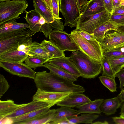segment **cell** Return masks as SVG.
I'll use <instances>...</instances> for the list:
<instances>
[{
	"label": "cell",
	"mask_w": 124,
	"mask_h": 124,
	"mask_svg": "<svg viewBox=\"0 0 124 124\" xmlns=\"http://www.w3.org/2000/svg\"><path fill=\"white\" fill-rule=\"evenodd\" d=\"M33 80L37 89L46 92L83 93L85 91L82 86L50 71L43 70L36 72Z\"/></svg>",
	"instance_id": "6da1fadb"
},
{
	"label": "cell",
	"mask_w": 124,
	"mask_h": 124,
	"mask_svg": "<svg viewBox=\"0 0 124 124\" xmlns=\"http://www.w3.org/2000/svg\"><path fill=\"white\" fill-rule=\"evenodd\" d=\"M79 51V50H78ZM72 52L70 57L83 78H95L101 72L102 63L94 61L81 51Z\"/></svg>",
	"instance_id": "7a4b0ae2"
},
{
	"label": "cell",
	"mask_w": 124,
	"mask_h": 124,
	"mask_svg": "<svg viewBox=\"0 0 124 124\" xmlns=\"http://www.w3.org/2000/svg\"><path fill=\"white\" fill-rule=\"evenodd\" d=\"M77 45L80 51L87 55L94 61L102 63L104 56L103 52L99 42L96 39L89 40L80 35L76 29L69 34Z\"/></svg>",
	"instance_id": "3957f363"
},
{
	"label": "cell",
	"mask_w": 124,
	"mask_h": 124,
	"mask_svg": "<svg viewBox=\"0 0 124 124\" xmlns=\"http://www.w3.org/2000/svg\"><path fill=\"white\" fill-rule=\"evenodd\" d=\"M28 4L25 0H14L0 2V25L20 18L25 12Z\"/></svg>",
	"instance_id": "277c9868"
},
{
	"label": "cell",
	"mask_w": 124,
	"mask_h": 124,
	"mask_svg": "<svg viewBox=\"0 0 124 124\" xmlns=\"http://www.w3.org/2000/svg\"><path fill=\"white\" fill-rule=\"evenodd\" d=\"M35 34L30 29H25L18 31L0 34V55L17 48L27 39Z\"/></svg>",
	"instance_id": "5b68a950"
},
{
	"label": "cell",
	"mask_w": 124,
	"mask_h": 124,
	"mask_svg": "<svg viewBox=\"0 0 124 124\" xmlns=\"http://www.w3.org/2000/svg\"><path fill=\"white\" fill-rule=\"evenodd\" d=\"M111 14L105 10L85 18L79 17L76 29L92 34L94 30L104 23L109 20Z\"/></svg>",
	"instance_id": "8992f818"
},
{
	"label": "cell",
	"mask_w": 124,
	"mask_h": 124,
	"mask_svg": "<svg viewBox=\"0 0 124 124\" xmlns=\"http://www.w3.org/2000/svg\"><path fill=\"white\" fill-rule=\"evenodd\" d=\"M59 10L64 18V26L76 27L80 11L76 0H60Z\"/></svg>",
	"instance_id": "52a82bcc"
},
{
	"label": "cell",
	"mask_w": 124,
	"mask_h": 124,
	"mask_svg": "<svg viewBox=\"0 0 124 124\" xmlns=\"http://www.w3.org/2000/svg\"><path fill=\"white\" fill-rule=\"evenodd\" d=\"M48 37L49 40L64 52L66 51L72 52L80 51L69 34L65 31L54 29L49 33Z\"/></svg>",
	"instance_id": "ba28073f"
},
{
	"label": "cell",
	"mask_w": 124,
	"mask_h": 124,
	"mask_svg": "<svg viewBox=\"0 0 124 124\" xmlns=\"http://www.w3.org/2000/svg\"><path fill=\"white\" fill-rule=\"evenodd\" d=\"M98 41L103 52L109 51L124 46V33L111 30Z\"/></svg>",
	"instance_id": "9c48e42d"
},
{
	"label": "cell",
	"mask_w": 124,
	"mask_h": 124,
	"mask_svg": "<svg viewBox=\"0 0 124 124\" xmlns=\"http://www.w3.org/2000/svg\"><path fill=\"white\" fill-rule=\"evenodd\" d=\"M0 66L9 73L20 77L34 79L36 72L25 64L0 61Z\"/></svg>",
	"instance_id": "30bf717a"
},
{
	"label": "cell",
	"mask_w": 124,
	"mask_h": 124,
	"mask_svg": "<svg viewBox=\"0 0 124 124\" xmlns=\"http://www.w3.org/2000/svg\"><path fill=\"white\" fill-rule=\"evenodd\" d=\"M70 93H57L46 92L37 89L32 97V101L45 102L54 105L69 95Z\"/></svg>",
	"instance_id": "8fae6325"
},
{
	"label": "cell",
	"mask_w": 124,
	"mask_h": 124,
	"mask_svg": "<svg viewBox=\"0 0 124 124\" xmlns=\"http://www.w3.org/2000/svg\"><path fill=\"white\" fill-rule=\"evenodd\" d=\"M48 62L78 78L82 76L81 73L70 57L65 56L53 58L49 60Z\"/></svg>",
	"instance_id": "7c38bea8"
},
{
	"label": "cell",
	"mask_w": 124,
	"mask_h": 124,
	"mask_svg": "<svg viewBox=\"0 0 124 124\" xmlns=\"http://www.w3.org/2000/svg\"><path fill=\"white\" fill-rule=\"evenodd\" d=\"M53 105L47 103L40 101H32L22 106L5 117L11 119L22 116L32 111L42 108Z\"/></svg>",
	"instance_id": "4fadbf2b"
},
{
	"label": "cell",
	"mask_w": 124,
	"mask_h": 124,
	"mask_svg": "<svg viewBox=\"0 0 124 124\" xmlns=\"http://www.w3.org/2000/svg\"><path fill=\"white\" fill-rule=\"evenodd\" d=\"M105 10L103 0H90L81 7L79 17L85 18Z\"/></svg>",
	"instance_id": "5bb4252c"
},
{
	"label": "cell",
	"mask_w": 124,
	"mask_h": 124,
	"mask_svg": "<svg viewBox=\"0 0 124 124\" xmlns=\"http://www.w3.org/2000/svg\"><path fill=\"white\" fill-rule=\"evenodd\" d=\"M91 101L83 93H72L63 100L58 102V106L74 108Z\"/></svg>",
	"instance_id": "9a60e30c"
},
{
	"label": "cell",
	"mask_w": 124,
	"mask_h": 124,
	"mask_svg": "<svg viewBox=\"0 0 124 124\" xmlns=\"http://www.w3.org/2000/svg\"><path fill=\"white\" fill-rule=\"evenodd\" d=\"M29 56L24 52L13 49L0 55V61L12 63H23Z\"/></svg>",
	"instance_id": "2e32d148"
},
{
	"label": "cell",
	"mask_w": 124,
	"mask_h": 124,
	"mask_svg": "<svg viewBox=\"0 0 124 124\" xmlns=\"http://www.w3.org/2000/svg\"><path fill=\"white\" fill-rule=\"evenodd\" d=\"M29 56H35L48 61L53 58L45 46L37 42L32 41L28 45L27 53Z\"/></svg>",
	"instance_id": "e0dca14e"
},
{
	"label": "cell",
	"mask_w": 124,
	"mask_h": 124,
	"mask_svg": "<svg viewBox=\"0 0 124 124\" xmlns=\"http://www.w3.org/2000/svg\"><path fill=\"white\" fill-rule=\"evenodd\" d=\"M122 103L117 97L104 100L100 108L101 112L109 116L115 114Z\"/></svg>",
	"instance_id": "ac0fdd59"
},
{
	"label": "cell",
	"mask_w": 124,
	"mask_h": 124,
	"mask_svg": "<svg viewBox=\"0 0 124 124\" xmlns=\"http://www.w3.org/2000/svg\"><path fill=\"white\" fill-rule=\"evenodd\" d=\"M104 100L103 99H96L76 107L78 109L79 114L89 113L101 115L102 112L100 107Z\"/></svg>",
	"instance_id": "d6986e66"
},
{
	"label": "cell",
	"mask_w": 124,
	"mask_h": 124,
	"mask_svg": "<svg viewBox=\"0 0 124 124\" xmlns=\"http://www.w3.org/2000/svg\"><path fill=\"white\" fill-rule=\"evenodd\" d=\"M56 115V109H50L48 111L35 117L20 122L18 124H49L53 120Z\"/></svg>",
	"instance_id": "ffe728a7"
},
{
	"label": "cell",
	"mask_w": 124,
	"mask_h": 124,
	"mask_svg": "<svg viewBox=\"0 0 124 124\" xmlns=\"http://www.w3.org/2000/svg\"><path fill=\"white\" fill-rule=\"evenodd\" d=\"M29 28L27 23H18L15 20L8 21L0 25V34L18 31Z\"/></svg>",
	"instance_id": "44dd1931"
},
{
	"label": "cell",
	"mask_w": 124,
	"mask_h": 124,
	"mask_svg": "<svg viewBox=\"0 0 124 124\" xmlns=\"http://www.w3.org/2000/svg\"><path fill=\"white\" fill-rule=\"evenodd\" d=\"M25 12L26 16L24 18L29 24V29L35 34L40 31V28L42 25L38 23L40 17V14L35 9L29 11H26Z\"/></svg>",
	"instance_id": "7402d4cb"
},
{
	"label": "cell",
	"mask_w": 124,
	"mask_h": 124,
	"mask_svg": "<svg viewBox=\"0 0 124 124\" xmlns=\"http://www.w3.org/2000/svg\"><path fill=\"white\" fill-rule=\"evenodd\" d=\"M25 104H16L12 100L0 101V119L2 118L13 113Z\"/></svg>",
	"instance_id": "603a6c76"
},
{
	"label": "cell",
	"mask_w": 124,
	"mask_h": 124,
	"mask_svg": "<svg viewBox=\"0 0 124 124\" xmlns=\"http://www.w3.org/2000/svg\"><path fill=\"white\" fill-rule=\"evenodd\" d=\"M35 9L45 19L46 23H50L54 20L52 13L42 0H32Z\"/></svg>",
	"instance_id": "cb8c5ba5"
},
{
	"label": "cell",
	"mask_w": 124,
	"mask_h": 124,
	"mask_svg": "<svg viewBox=\"0 0 124 124\" xmlns=\"http://www.w3.org/2000/svg\"><path fill=\"white\" fill-rule=\"evenodd\" d=\"M118 25L114 22L109 20L106 21L96 28L92 34L99 41L102 39L106 33L111 30H116Z\"/></svg>",
	"instance_id": "d4e9b609"
},
{
	"label": "cell",
	"mask_w": 124,
	"mask_h": 124,
	"mask_svg": "<svg viewBox=\"0 0 124 124\" xmlns=\"http://www.w3.org/2000/svg\"><path fill=\"white\" fill-rule=\"evenodd\" d=\"M100 116L99 114L85 113L81 115L68 119L70 124H92L93 121Z\"/></svg>",
	"instance_id": "484cf974"
},
{
	"label": "cell",
	"mask_w": 124,
	"mask_h": 124,
	"mask_svg": "<svg viewBox=\"0 0 124 124\" xmlns=\"http://www.w3.org/2000/svg\"><path fill=\"white\" fill-rule=\"evenodd\" d=\"M50 108L48 106L34 111L21 116L10 119L12 122V124H18L20 122L33 118L48 111Z\"/></svg>",
	"instance_id": "4316f807"
},
{
	"label": "cell",
	"mask_w": 124,
	"mask_h": 124,
	"mask_svg": "<svg viewBox=\"0 0 124 124\" xmlns=\"http://www.w3.org/2000/svg\"><path fill=\"white\" fill-rule=\"evenodd\" d=\"M44 67L49 69L50 71L64 78L74 82L77 80L78 77L67 72L63 69L54 65L49 62L45 63Z\"/></svg>",
	"instance_id": "83f0119b"
},
{
	"label": "cell",
	"mask_w": 124,
	"mask_h": 124,
	"mask_svg": "<svg viewBox=\"0 0 124 124\" xmlns=\"http://www.w3.org/2000/svg\"><path fill=\"white\" fill-rule=\"evenodd\" d=\"M56 110V115L53 120L51 122L62 118L66 117L69 119L77 116L79 114L78 110L66 107L61 106Z\"/></svg>",
	"instance_id": "f1b7e54d"
},
{
	"label": "cell",
	"mask_w": 124,
	"mask_h": 124,
	"mask_svg": "<svg viewBox=\"0 0 124 124\" xmlns=\"http://www.w3.org/2000/svg\"><path fill=\"white\" fill-rule=\"evenodd\" d=\"M40 43L45 46L53 58L65 56L64 52L50 40L44 39Z\"/></svg>",
	"instance_id": "f546056e"
},
{
	"label": "cell",
	"mask_w": 124,
	"mask_h": 124,
	"mask_svg": "<svg viewBox=\"0 0 124 124\" xmlns=\"http://www.w3.org/2000/svg\"><path fill=\"white\" fill-rule=\"evenodd\" d=\"M48 62L45 59L35 56H29L24 61L26 64L34 70L38 67H44V64Z\"/></svg>",
	"instance_id": "4dcf8cb0"
},
{
	"label": "cell",
	"mask_w": 124,
	"mask_h": 124,
	"mask_svg": "<svg viewBox=\"0 0 124 124\" xmlns=\"http://www.w3.org/2000/svg\"><path fill=\"white\" fill-rule=\"evenodd\" d=\"M101 83L111 92L117 91V84L115 79L102 75L99 77Z\"/></svg>",
	"instance_id": "1f68e13d"
},
{
	"label": "cell",
	"mask_w": 124,
	"mask_h": 124,
	"mask_svg": "<svg viewBox=\"0 0 124 124\" xmlns=\"http://www.w3.org/2000/svg\"><path fill=\"white\" fill-rule=\"evenodd\" d=\"M113 71L116 74L123 69L124 66V56L108 58Z\"/></svg>",
	"instance_id": "d6a6232c"
},
{
	"label": "cell",
	"mask_w": 124,
	"mask_h": 124,
	"mask_svg": "<svg viewBox=\"0 0 124 124\" xmlns=\"http://www.w3.org/2000/svg\"><path fill=\"white\" fill-rule=\"evenodd\" d=\"M102 75L108 76L115 79V74L108 58L104 56L102 63Z\"/></svg>",
	"instance_id": "836d02e7"
},
{
	"label": "cell",
	"mask_w": 124,
	"mask_h": 124,
	"mask_svg": "<svg viewBox=\"0 0 124 124\" xmlns=\"http://www.w3.org/2000/svg\"><path fill=\"white\" fill-rule=\"evenodd\" d=\"M104 56L108 58L124 56V47L117 48L113 50L103 52Z\"/></svg>",
	"instance_id": "e575fe53"
},
{
	"label": "cell",
	"mask_w": 124,
	"mask_h": 124,
	"mask_svg": "<svg viewBox=\"0 0 124 124\" xmlns=\"http://www.w3.org/2000/svg\"><path fill=\"white\" fill-rule=\"evenodd\" d=\"M10 85L7 80L2 74H0V98L6 92L9 88Z\"/></svg>",
	"instance_id": "d590c367"
},
{
	"label": "cell",
	"mask_w": 124,
	"mask_h": 124,
	"mask_svg": "<svg viewBox=\"0 0 124 124\" xmlns=\"http://www.w3.org/2000/svg\"><path fill=\"white\" fill-rule=\"evenodd\" d=\"M109 20L118 26L124 25V15L111 14Z\"/></svg>",
	"instance_id": "8d00e7d4"
},
{
	"label": "cell",
	"mask_w": 124,
	"mask_h": 124,
	"mask_svg": "<svg viewBox=\"0 0 124 124\" xmlns=\"http://www.w3.org/2000/svg\"><path fill=\"white\" fill-rule=\"evenodd\" d=\"M62 18L60 17L54 18V21L49 23L53 29H55L60 31H63L64 26L63 25V23L60 20Z\"/></svg>",
	"instance_id": "74e56055"
},
{
	"label": "cell",
	"mask_w": 124,
	"mask_h": 124,
	"mask_svg": "<svg viewBox=\"0 0 124 124\" xmlns=\"http://www.w3.org/2000/svg\"><path fill=\"white\" fill-rule=\"evenodd\" d=\"M52 0L53 15L54 18L59 17L60 0Z\"/></svg>",
	"instance_id": "f35d334b"
},
{
	"label": "cell",
	"mask_w": 124,
	"mask_h": 124,
	"mask_svg": "<svg viewBox=\"0 0 124 124\" xmlns=\"http://www.w3.org/2000/svg\"><path fill=\"white\" fill-rule=\"evenodd\" d=\"M53 29L49 23H46L41 27L40 32H43L45 37L47 38L49 37V33L53 30Z\"/></svg>",
	"instance_id": "ab89813d"
},
{
	"label": "cell",
	"mask_w": 124,
	"mask_h": 124,
	"mask_svg": "<svg viewBox=\"0 0 124 124\" xmlns=\"http://www.w3.org/2000/svg\"><path fill=\"white\" fill-rule=\"evenodd\" d=\"M32 41L31 38H28L24 42L18 46L17 48V50L19 51L24 52L27 54L28 46Z\"/></svg>",
	"instance_id": "60d3db41"
},
{
	"label": "cell",
	"mask_w": 124,
	"mask_h": 124,
	"mask_svg": "<svg viewBox=\"0 0 124 124\" xmlns=\"http://www.w3.org/2000/svg\"><path fill=\"white\" fill-rule=\"evenodd\" d=\"M116 77L118 78L120 81L119 88L120 89L122 90L123 89L124 85V69H121L117 73L115 76Z\"/></svg>",
	"instance_id": "b9f144b4"
},
{
	"label": "cell",
	"mask_w": 124,
	"mask_h": 124,
	"mask_svg": "<svg viewBox=\"0 0 124 124\" xmlns=\"http://www.w3.org/2000/svg\"><path fill=\"white\" fill-rule=\"evenodd\" d=\"M76 30L80 35L86 39L89 40H93L96 39V38L92 34L82 30Z\"/></svg>",
	"instance_id": "7bdbcfd3"
},
{
	"label": "cell",
	"mask_w": 124,
	"mask_h": 124,
	"mask_svg": "<svg viewBox=\"0 0 124 124\" xmlns=\"http://www.w3.org/2000/svg\"><path fill=\"white\" fill-rule=\"evenodd\" d=\"M103 0L106 9L112 14L114 10L113 0Z\"/></svg>",
	"instance_id": "ee69618b"
},
{
	"label": "cell",
	"mask_w": 124,
	"mask_h": 124,
	"mask_svg": "<svg viewBox=\"0 0 124 124\" xmlns=\"http://www.w3.org/2000/svg\"><path fill=\"white\" fill-rule=\"evenodd\" d=\"M50 124H70L68 119L66 117L60 118L55 121L51 122Z\"/></svg>",
	"instance_id": "f6af8a7d"
},
{
	"label": "cell",
	"mask_w": 124,
	"mask_h": 124,
	"mask_svg": "<svg viewBox=\"0 0 124 124\" xmlns=\"http://www.w3.org/2000/svg\"><path fill=\"white\" fill-rule=\"evenodd\" d=\"M112 14L124 15V5L120 6L114 8Z\"/></svg>",
	"instance_id": "bcb514c9"
},
{
	"label": "cell",
	"mask_w": 124,
	"mask_h": 124,
	"mask_svg": "<svg viewBox=\"0 0 124 124\" xmlns=\"http://www.w3.org/2000/svg\"><path fill=\"white\" fill-rule=\"evenodd\" d=\"M113 121L116 124H124V118L120 117H113L112 118Z\"/></svg>",
	"instance_id": "7dc6e473"
},
{
	"label": "cell",
	"mask_w": 124,
	"mask_h": 124,
	"mask_svg": "<svg viewBox=\"0 0 124 124\" xmlns=\"http://www.w3.org/2000/svg\"><path fill=\"white\" fill-rule=\"evenodd\" d=\"M114 8L120 6L124 5V0H113Z\"/></svg>",
	"instance_id": "c3c4849f"
},
{
	"label": "cell",
	"mask_w": 124,
	"mask_h": 124,
	"mask_svg": "<svg viewBox=\"0 0 124 124\" xmlns=\"http://www.w3.org/2000/svg\"><path fill=\"white\" fill-rule=\"evenodd\" d=\"M42 0L46 5L52 14V0Z\"/></svg>",
	"instance_id": "681fc988"
},
{
	"label": "cell",
	"mask_w": 124,
	"mask_h": 124,
	"mask_svg": "<svg viewBox=\"0 0 124 124\" xmlns=\"http://www.w3.org/2000/svg\"><path fill=\"white\" fill-rule=\"evenodd\" d=\"M117 96L119 98L122 103H124V89L121 90Z\"/></svg>",
	"instance_id": "f907efd6"
},
{
	"label": "cell",
	"mask_w": 124,
	"mask_h": 124,
	"mask_svg": "<svg viewBox=\"0 0 124 124\" xmlns=\"http://www.w3.org/2000/svg\"><path fill=\"white\" fill-rule=\"evenodd\" d=\"M76 0L78 7L80 11L82 6L85 4L84 0Z\"/></svg>",
	"instance_id": "816d5d0a"
},
{
	"label": "cell",
	"mask_w": 124,
	"mask_h": 124,
	"mask_svg": "<svg viewBox=\"0 0 124 124\" xmlns=\"http://www.w3.org/2000/svg\"><path fill=\"white\" fill-rule=\"evenodd\" d=\"M46 23V21L44 18L40 15V17L38 22V24L42 25Z\"/></svg>",
	"instance_id": "f5cc1de1"
},
{
	"label": "cell",
	"mask_w": 124,
	"mask_h": 124,
	"mask_svg": "<svg viewBox=\"0 0 124 124\" xmlns=\"http://www.w3.org/2000/svg\"><path fill=\"white\" fill-rule=\"evenodd\" d=\"M116 31L119 32L124 33V25L118 26Z\"/></svg>",
	"instance_id": "db71d44e"
},
{
	"label": "cell",
	"mask_w": 124,
	"mask_h": 124,
	"mask_svg": "<svg viewBox=\"0 0 124 124\" xmlns=\"http://www.w3.org/2000/svg\"><path fill=\"white\" fill-rule=\"evenodd\" d=\"M109 123L107 121H104L103 122L97 121L94 122H93L92 124H108Z\"/></svg>",
	"instance_id": "11a10c76"
},
{
	"label": "cell",
	"mask_w": 124,
	"mask_h": 124,
	"mask_svg": "<svg viewBox=\"0 0 124 124\" xmlns=\"http://www.w3.org/2000/svg\"><path fill=\"white\" fill-rule=\"evenodd\" d=\"M120 110V114H124V103H122L121 105Z\"/></svg>",
	"instance_id": "9f6ffc18"
},
{
	"label": "cell",
	"mask_w": 124,
	"mask_h": 124,
	"mask_svg": "<svg viewBox=\"0 0 124 124\" xmlns=\"http://www.w3.org/2000/svg\"><path fill=\"white\" fill-rule=\"evenodd\" d=\"M120 116L124 118V114H120Z\"/></svg>",
	"instance_id": "6f0895ef"
},
{
	"label": "cell",
	"mask_w": 124,
	"mask_h": 124,
	"mask_svg": "<svg viewBox=\"0 0 124 124\" xmlns=\"http://www.w3.org/2000/svg\"><path fill=\"white\" fill-rule=\"evenodd\" d=\"M12 0H0V2L3 1H7Z\"/></svg>",
	"instance_id": "680465c9"
},
{
	"label": "cell",
	"mask_w": 124,
	"mask_h": 124,
	"mask_svg": "<svg viewBox=\"0 0 124 124\" xmlns=\"http://www.w3.org/2000/svg\"><path fill=\"white\" fill-rule=\"evenodd\" d=\"M88 0H84L85 4H86Z\"/></svg>",
	"instance_id": "91938a15"
},
{
	"label": "cell",
	"mask_w": 124,
	"mask_h": 124,
	"mask_svg": "<svg viewBox=\"0 0 124 124\" xmlns=\"http://www.w3.org/2000/svg\"></svg>",
	"instance_id": "94428289"
},
{
	"label": "cell",
	"mask_w": 124,
	"mask_h": 124,
	"mask_svg": "<svg viewBox=\"0 0 124 124\" xmlns=\"http://www.w3.org/2000/svg\"><path fill=\"white\" fill-rule=\"evenodd\" d=\"M123 68L124 69V67H123Z\"/></svg>",
	"instance_id": "6125c7cd"
},
{
	"label": "cell",
	"mask_w": 124,
	"mask_h": 124,
	"mask_svg": "<svg viewBox=\"0 0 124 124\" xmlns=\"http://www.w3.org/2000/svg\"></svg>",
	"instance_id": "be15d7a7"
},
{
	"label": "cell",
	"mask_w": 124,
	"mask_h": 124,
	"mask_svg": "<svg viewBox=\"0 0 124 124\" xmlns=\"http://www.w3.org/2000/svg\"><path fill=\"white\" fill-rule=\"evenodd\" d=\"M123 46L124 47V46Z\"/></svg>",
	"instance_id": "e7e4bbea"
}]
</instances>
